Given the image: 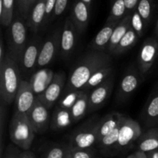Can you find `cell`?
<instances>
[{
  "mask_svg": "<svg viewBox=\"0 0 158 158\" xmlns=\"http://www.w3.org/2000/svg\"><path fill=\"white\" fill-rule=\"evenodd\" d=\"M110 64H112L110 54L88 50L83 54L73 66L65 89H81L96 72Z\"/></svg>",
  "mask_w": 158,
  "mask_h": 158,
  "instance_id": "cell-1",
  "label": "cell"
},
{
  "mask_svg": "<svg viewBox=\"0 0 158 158\" xmlns=\"http://www.w3.org/2000/svg\"><path fill=\"white\" fill-rule=\"evenodd\" d=\"M21 81L19 66L7 53L4 63L0 65V100L7 105L15 101Z\"/></svg>",
  "mask_w": 158,
  "mask_h": 158,
  "instance_id": "cell-2",
  "label": "cell"
},
{
  "mask_svg": "<svg viewBox=\"0 0 158 158\" xmlns=\"http://www.w3.org/2000/svg\"><path fill=\"white\" fill-rule=\"evenodd\" d=\"M29 30L26 22L18 13L6 30V46L8 53L19 66L22 56L28 43L27 32Z\"/></svg>",
  "mask_w": 158,
  "mask_h": 158,
  "instance_id": "cell-3",
  "label": "cell"
},
{
  "mask_svg": "<svg viewBox=\"0 0 158 158\" xmlns=\"http://www.w3.org/2000/svg\"><path fill=\"white\" fill-rule=\"evenodd\" d=\"M35 135L27 115L15 111L9 125V137L12 143L23 151H29Z\"/></svg>",
  "mask_w": 158,
  "mask_h": 158,
  "instance_id": "cell-4",
  "label": "cell"
},
{
  "mask_svg": "<svg viewBox=\"0 0 158 158\" xmlns=\"http://www.w3.org/2000/svg\"><path fill=\"white\" fill-rule=\"evenodd\" d=\"M100 120V117L97 115L90 117L69 135L68 144L71 150L87 149L97 146Z\"/></svg>",
  "mask_w": 158,
  "mask_h": 158,
  "instance_id": "cell-5",
  "label": "cell"
},
{
  "mask_svg": "<svg viewBox=\"0 0 158 158\" xmlns=\"http://www.w3.org/2000/svg\"><path fill=\"white\" fill-rule=\"evenodd\" d=\"M142 133L141 127L138 122L123 114L120 124L117 155L128 151L137 141Z\"/></svg>",
  "mask_w": 158,
  "mask_h": 158,
  "instance_id": "cell-6",
  "label": "cell"
},
{
  "mask_svg": "<svg viewBox=\"0 0 158 158\" xmlns=\"http://www.w3.org/2000/svg\"><path fill=\"white\" fill-rule=\"evenodd\" d=\"M62 29L63 26L56 27L44 40L37 62V69L45 68L60 55Z\"/></svg>",
  "mask_w": 158,
  "mask_h": 158,
  "instance_id": "cell-7",
  "label": "cell"
},
{
  "mask_svg": "<svg viewBox=\"0 0 158 158\" xmlns=\"http://www.w3.org/2000/svg\"><path fill=\"white\" fill-rule=\"evenodd\" d=\"M144 77L142 76L138 67L131 65L122 77L119 85L116 99L119 103H124L137 89L143 82Z\"/></svg>",
  "mask_w": 158,
  "mask_h": 158,
  "instance_id": "cell-8",
  "label": "cell"
},
{
  "mask_svg": "<svg viewBox=\"0 0 158 158\" xmlns=\"http://www.w3.org/2000/svg\"><path fill=\"white\" fill-rule=\"evenodd\" d=\"M80 35L70 17H66L63 25L60 42V56L62 60H68L71 58L77 47Z\"/></svg>",
  "mask_w": 158,
  "mask_h": 158,
  "instance_id": "cell-9",
  "label": "cell"
},
{
  "mask_svg": "<svg viewBox=\"0 0 158 158\" xmlns=\"http://www.w3.org/2000/svg\"><path fill=\"white\" fill-rule=\"evenodd\" d=\"M66 83H67L66 74L64 71H59L55 73V76L52 83L43 94L37 97V98L46 107L51 109L60 100L66 87Z\"/></svg>",
  "mask_w": 158,
  "mask_h": 158,
  "instance_id": "cell-10",
  "label": "cell"
},
{
  "mask_svg": "<svg viewBox=\"0 0 158 158\" xmlns=\"http://www.w3.org/2000/svg\"><path fill=\"white\" fill-rule=\"evenodd\" d=\"M43 42L44 40L39 34L32 35V36L29 39L19 64L20 69L22 71L30 72L36 69L37 62Z\"/></svg>",
  "mask_w": 158,
  "mask_h": 158,
  "instance_id": "cell-11",
  "label": "cell"
},
{
  "mask_svg": "<svg viewBox=\"0 0 158 158\" xmlns=\"http://www.w3.org/2000/svg\"><path fill=\"white\" fill-rule=\"evenodd\" d=\"M158 58V40L148 37L143 41L138 56V69L143 77L151 70Z\"/></svg>",
  "mask_w": 158,
  "mask_h": 158,
  "instance_id": "cell-12",
  "label": "cell"
},
{
  "mask_svg": "<svg viewBox=\"0 0 158 158\" xmlns=\"http://www.w3.org/2000/svg\"><path fill=\"white\" fill-rule=\"evenodd\" d=\"M26 115L35 134H43L50 128L51 117L49 109L38 98Z\"/></svg>",
  "mask_w": 158,
  "mask_h": 158,
  "instance_id": "cell-13",
  "label": "cell"
},
{
  "mask_svg": "<svg viewBox=\"0 0 158 158\" xmlns=\"http://www.w3.org/2000/svg\"><path fill=\"white\" fill-rule=\"evenodd\" d=\"M140 120L146 129L158 127V83L153 88L142 109Z\"/></svg>",
  "mask_w": 158,
  "mask_h": 158,
  "instance_id": "cell-14",
  "label": "cell"
},
{
  "mask_svg": "<svg viewBox=\"0 0 158 158\" xmlns=\"http://www.w3.org/2000/svg\"><path fill=\"white\" fill-rule=\"evenodd\" d=\"M114 86V74L89 93V113L98 110L102 106H104L112 94Z\"/></svg>",
  "mask_w": 158,
  "mask_h": 158,
  "instance_id": "cell-15",
  "label": "cell"
},
{
  "mask_svg": "<svg viewBox=\"0 0 158 158\" xmlns=\"http://www.w3.org/2000/svg\"><path fill=\"white\" fill-rule=\"evenodd\" d=\"M36 99L37 97L34 94L29 82L22 80L15 99V111L26 115L33 106Z\"/></svg>",
  "mask_w": 158,
  "mask_h": 158,
  "instance_id": "cell-16",
  "label": "cell"
},
{
  "mask_svg": "<svg viewBox=\"0 0 158 158\" xmlns=\"http://www.w3.org/2000/svg\"><path fill=\"white\" fill-rule=\"evenodd\" d=\"M90 8L80 0H75L73 4L69 17L80 35L84 33L87 29L90 19Z\"/></svg>",
  "mask_w": 158,
  "mask_h": 158,
  "instance_id": "cell-17",
  "label": "cell"
},
{
  "mask_svg": "<svg viewBox=\"0 0 158 158\" xmlns=\"http://www.w3.org/2000/svg\"><path fill=\"white\" fill-rule=\"evenodd\" d=\"M119 23H106V22L103 27L97 32L95 37L89 43L87 47L88 49L108 53V48H109L111 36H112L114 29Z\"/></svg>",
  "mask_w": 158,
  "mask_h": 158,
  "instance_id": "cell-18",
  "label": "cell"
},
{
  "mask_svg": "<svg viewBox=\"0 0 158 158\" xmlns=\"http://www.w3.org/2000/svg\"><path fill=\"white\" fill-rule=\"evenodd\" d=\"M46 0H37L26 20L28 29L32 35L38 34L43 29L46 15Z\"/></svg>",
  "mask_w": 158,
  "mask_h": 158,
  "instance_id": "cell-19",
  "label": "cell"
},
{
  "mask_svg": "<svg viewBox=\"0 0 158 158\" xmlns=\"http://www.w3.org/2000/svg\"><path fill=\"white\" fill-rule=\"evenodd\" d=\"M55 73L49 68L38 69L29 80L32 90L36 97L43 94L52 83Z\"/></svg>",
  "mask_w": 158,
  "mask_h": 158,
  "instance_id": "cell-20",
  "label": "cell"
},
{
  "mask_svg": "<svg viewBox=\"0 0 158 158\" xmlns=\"http://www.w3.org/2000/svg\"><path fill=\"white\" fill-rule=\"evenodd\" d=\"M74 123L69 110L63 109L59 106H56L52 117H51V131H60L66 129Z\"/></svg>",
  "mask_w": 158,
  "mask_h": 158,
  "instance_id": "cell-21",
  "label": "cell"
},
{
  "mask_svg": "<svg viewBox=\"0 0 158 158\" xmlns=\"http://www.w3.org/2000/svg\"><path fill=\"white\" fill-rule=\"evenodd\" d=\"M123 114L117 112L110 113L101 117L98 123L97 131V143L107 134L112 132L117 127L120 125Z\"/></svg>",
  "mask_w": 158,
  "mask_h": 158,
  "instance_id": "cell-22",
  "label": "cell"
},
{
  "mask_svg": "<svg viewBox=\"0 0 158 158\" xmlns=\"http://www.w3.org/2000/svg\"><path fill=\"white\" fill-rule=\"evenodd\" d=\"M119 131L120 125L117 127L112 132L105 136L96 146V148L98 149L99 153L103 157H114L117 155Z\"/></svg>",
  "mask_w": 158,
  "mask_h": 158,
  "instance_id": "cell-23",
  "label": "cell"
},
{
  "mask_svg": "<svg viewBox=\"0 0 158 158\" xmlns=\"http://www.w3.org/2000/svg\"><path fill=\"white\" fill-rule=\"evenodd\" d=\"M138 151L149 153L158 150V127L145 130L137 141Z\"/></svg>",
  "mask_w": 158,
  "mask_h": 158,
  "instance_id": "cell-24",
  "label": "cell"
},
{
  "mask_svg": "<svg viewBox=\"0 0 158 158\" xmlns=\"http://www.w3.org/2000/svg\"><path fill=\"white\" fill-rule=\"evenodd\" d=\"M131 14H128L117 25L114 29L112 36H111L109 48H108V53L110 55L113 53L122 38L131 28Z\"/></svg>",
  "mask_w": 158,
  "mask_h": 158,
  "instance_id": "cell-25",
  "label": "cell"
},
{
  "mask_svg": "<svg viewBox=\"0 0 158 158\" xmlns=\"http://www.w3.org/2000/svg\"><path fill=\"white\" fill-rule=\"evenodd\" d=\"M114 74V69L112 64L101 68L89 78V80L86 82V84L82 88L81 90L88 91L89 89L97 87Z\"/></svg>",
  "mask_w": 158,
  "mask_h": 158,
  "instance_id": "cell-26",
  "label": "cell"
},
{
  "mask_svg": "<svg viewBox=\"0 0 158 158\" xmlns=\"http://www.w3.org/2000/svg\"><path fill=\"white\" fill-rule=\"evenodd\" d=\"M89 93L83 90L82 95L70 109L74 123L83 119L89 113Z\"/></svg>",
  "mask_w": 158,
  "mask_h": 158,
  "instance_id": "cell-27",
  "label": "cell"
},
{
  "mask_svg": "<svg viewBox=\"0 0 158 158\" xmlns=\"http://www.w3.org/2000/svg\"><path fill=\"white\" fill-rule=\"evenodd\" d=\"M71 148L68 143H56L49 145L42 154V158H70Z\"/></svg>",
  "mask_w": 158,
  "mask_h": 158,
  "instance_id": "cell-28",
  "label": "cell"
},
{
  "mask_svg": "<svg viewBox=\"0 0 158 158\" xmlns=\"http://www.w3.org/2000/svg\"><path fill=\"white\" fill-rule=\"evenodd\" d=\"M139 38L140 37L136 33L135 31L132 28H131L127 31V32L125 34L124 36L122 38V40L118 43V45H117L116 49H114V51L111 55L117 56H120L122 54L125 53L137 43Z\"/></svg>",
  "mask_w": 158,
  "mask_h": 158,
  "instance_id": "cell-29",
  "label": "cell"
},
{
  "mask_svg": "<svg viewBox=\"0 0 158 158\" xmlns=\"http://www.w3.org/2000/svg\"><path fill=\"white\" fill-rule=\"evenodd\" d=\"M15 6V0H0V23L4 27L8 28L13 21Z\"/></svg>",
  "mask_w": 158,
  "mask_h": 158,
  "instance_id": "cell-30",
  "label": "cell"
},
{
  "mask_svg": "<svg viewBox=\"0 0 158 158\" xmlns=\"http://www.w3.org/2000/svg\"><path fill=\"white\" fill-rule=\"evenodd\" d=\"M127 15V8L124 0H114L111 2L110 10L106 19V23H119Z\"/></svg>",
  "mask_w": 158,
  "mask_h": 158,
  "instance_id": "cell-31",
  "label": "cell"
},
{
  "mask_svg": "<svg viewBox=\"0 0 158 158\" xmlns=\"http://www.w3.org/2000/svg\"><path fill=\"white\" fill-rule=\"evenodd\" d=\"M83 93V90L81 89H65L63 90L60 100L57 102V106L63 108V109L69 110L73 106L76 102L78 100L80 96Z\"/></svg>",
  "mask_w": 158,
  "mask_h": 158,
  "instance_id": "cell-32",
  "label": "cell"
},
{
  "mask_svg": "<svg viewBox=\"0 0 158 158\" xmlns=\"http://www.w3.org/2000/svg\"><path fill=\"white\" fill-rule=\"evenodd\" d=\"M155 4L154 0H140L137 7V11L144 21L147 28L151 24L154 17Z\"/></svg>",
  "mask_w": 158,
  "mask_h": 158,
  "instance_id": "cell-33",
  "label": "cell"
},
{
  "mask_svg": "<svg viewBox=\"0 0 158 158\" xmlns=\"http://www.w3.org/2000/svg\"><path fill=\"white\" fill-rule=\"evenodd\" d=\"M0 102V158H2L4 151V128L6 120V106H8L3 100Z\"/></svg>",
  "mask_w": 158,
  "mask_h": 158,
  "instance_id": "cell-34",
  "label": "cell"
},
{
  "mask_svg": "<svg viewBox=\"0 0 158 158\" xmlns=\"http://www.w3.org/2000/svg\"><path fill=\"white\" fill-rule=\"evenodd\" d=\"M131 28L136 32V33L138 35L139 37L143 36L144 34L145 30L147 29V26L145 25L144 21L143 20L142 17L137 11V9L131 13Z\"/></svg>",
  "mask_w": 158,
  "mask_h": 158,
  "instance_id": "cell-35",
  "label": "cell"
},
{
  "mask_svg": "<svg viewBox=\"0 0 158 158\" xmlns=\"http://www.w3.org/2000/svg\"><path fill=\"white\" fill-rule=\"evenodd\" d=\"M37 0H15L16 12L25 20L27 19L31 9Z\"/></svg>",
  "mask_w": 158,
  "mask_h": 158,
  "instance_id": "cell-36",
  "label": "cell"
},
{
  "mask_svg": "<svg viewBox=\"0 0 158 158\" xmlns=\"http://www.w3.org/2000/svg\"><path fill=\"white\" fill-rule=\"evenodd\" d=\"M70 158H98L97 151L94 148L87 149L71 150Z\"/></svg>",
  "mask_w": 158,
  "mask_h": 158,
  "instance_id": "cell-37",
  "label": "cell"
},
{
  "mask_svg": "<svg viewBox=\"0 0 158 158\" xmlns=\"http://www.w3.org/2000/svg\"><path fill=\"white\" fill-rule=\"evenodd\" d=\"M56 0H46V15H45L44 23H43V29H46L49 26V25L52 23V15H53L54 9H55V5Z\"/></svg>",
  "mask_w": 158,
  "mask_h": 158,
  "instance_id": "cell-38",
  "label": "cell"
},
{
  "mask_svg": "<svg viewBox=\"0 0 158 158\" xmlns=\"http://www.w3.org/2000/svg\"><path fill=\"white\" fill-rule=\"evenodd\" d=\"M68 2L69 0H56L55 5V9H54L53 15H52V22L57 19L58 17L61 16L64 12L66 11V8H67Z\"/></svg>",
  "mask_w": 158,
  "mask_h": 158,
  "instance_id": "cell-39",
  "label": "cell"
},
{
  "mask_svg": "<svg viewBox=\"0 0 158 158\" xmlns=\"http://www.w3.org/2000/svg\"><path fill=\"white\" fill-rule=\"evenodd\" d=\"M22 151L15 145L9 144L6 148L2 158H19Z\"/></svg>",
  "mask_w": 158,
  "mask_h": 158,
  "instance_id": "cell-40",
  "label": "cell"
},
{
  "mask_svg": "<svg viewBox=\"0 0 158 158\" xmlns=\"http://www.w3.org/2000/svg\"><path fill=\"white\" fill-rule=\"evenodd\" d=\"M140 0H124L127 14H131L137 7Z\"/></svg>",
  "mask_w": 158,
  "mask_h": 158,
  "instance_id": "cell-41",
  "label": "cell"
},
{
  "mask_svg": "<svg viewBox=\"0 0 158 158\" xmlns=\"http://www.w3.org/2000/svg\"><path fill=\"white\" fill-rule=\"evenodd\" d=\"M6 46H5L3 38L2 36L1 40H0V65L4 63L5 60L6 58V56H7L8 49H6Z\"/></svg>",
  "mask_w": 158,
  "mask_h": 158,
  "instance_id": "cell-42",
  "label": "cell"
},
{
  "mask_svg": "<svg viewBox=\"0 0 158 158\" xmlns=\"http://www.w3.org/2000/svg\"><path fill=\"white\" fill-rule=\"evenodd\" d=\"M19 158H36L35 154L31 151H23L20 154Z\"/></svg>",
  "mask_w": 158,
  "mask_h": 158,
  "instance_id": "cell-43",
  "label": "cell"
},
{
  "mask_svg": "<svg viewBox=\"0 0 158 158\" xmlns=\"http://www.w3.org/2000/svg\"><path fill=\"white\" fill-rule=\"evenodd\" d=\"M148 158H158V150L157 151H151V152L146 153Z\"/></svg>",
  "mask_w": 158,
  "mask_h": 158,
  "instance_id": "cell-44",
  "label": "cell"
},
{
  "mask_svg": "<svg viewBox=\"0 0 158 158\" xmlns=\"http://www.w3.org/2000/svg\"><path fill=\"white\" fill-rule=\"evenodd\" d=\"M136 155H137V158H148L147 157L146 154L140 151H136Z\"/></svg>",
  "mask_w": 158,
  "mask_h": 158,
  "instance_id": "cell-45",
  "label": "cell"
},
{
  "mask_svg": "<svg viewBox=\"0 0 158 158\" xmlns=\"http://www.w3.org/2000/svg\"><path fill=\"white\" fill-rule=\"evenodd\" d=\"M154 35H155V38L158 40V16L157 18L155 23V27H154Z\"/></svg>",
  "mask_w": 158,
  "mask_h": 158,
  "instance_id": "cell-46",
  "label": "cell"
},
{
  "mask_svg": "<svg viewBox=\"0 0 158 158\" xmlns=\"http://www.w3.org/2000/svg\"><path fill=\"white\" fill-rule=\"evenodd\" d=\"M80 1L83 2V3H85V4H86V6H89V7L91 9V6H92L93 0H80Z\"/></svg>",
  "mask_w": 158,
  "mask_h": 158,
  "instance_id": "cell-47",
  "label": "cell"
},
{
  "mask_svg": "<svg viewBox=\"0 0 158 158\" xmlns=\"http://www.w3.org/2000/svg\"><path fill=\"white\" fill-rule=\"evenodd\" d=\"M127 158H137V155H136V153H134V154H131V155L128 156Z\"/></svg>",
  "mask_w": 158,
  "mask_h": 158,
  "instance_id": "cell-48",
  "label": "cell"
},
{
  "mask_svg": "<svg viewBox=\"0 0 158 158\" xmlns=\"http://www.w3.org/2000/svg\"><path fill=\"white\" fill-rule=\"evenodd\" d=\"M110 1H111V2H112V1H114V0H110Z\"/></svg>",
  "mask_w": 158,
  "mask_h": 158,
  "instance_id": "cell-49",
  "label": "cell"
}]
</instances>
